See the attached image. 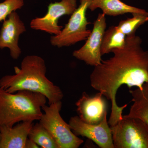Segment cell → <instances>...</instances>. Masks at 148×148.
<instances>
[{"label": "cell", "mask_w": 148, "mask_h": 148, "mask_svg": "<svg viewBox=\"0 0 148 148\" xmlns=\"http://www.w3.org/2000/svg\"><path fill=\"white\" fill-rule=\"evenodd\" d=\"M47 99L39 92L21 90L10 93L0 88V126L39 121Z\"/></svg>", "instance_id": "3957f363"}, {"label": "cell", "mask_w": 148, "mask_h": 148, "mask_svg": "<svg viewBox=\"0 0 148 148\" xmlns=\"http://www.w3.org/2000/svg\"><path fill=\"white\" fill-rule=\"evenodd\" d=\"M39 146L33 140L28 138L26 141L25 148H39Z\"/></svg>", "instance_id": "d6986e66"}, {"label": "cell", "mask_w": 148, "mask_h": 148, "mask_svg": "<svg viewBox=\"0 0 148 148\" xmlns=\"http://www.w3.org/2000/svg\"><path fill=\"white\" fill-rule=\"evenodd\" d=\"M1 132H0V142H1Z\"/></svg>", "instance_id": "ffe728a7"}, {"label": "cell", "mask_w": 148, "mask_h": 148, "mask_svg": "<svg viewBox=\"0 0 148 148\" xmlns=\"http://www.w3.org/2000/svg\"><path fill=\"white\" fill-rule=\"evenodd\" d=\"M77 8V0H61L50 3L46 14L32 19L30 27L34 30L43 31L54 36L59 34L63 27L58 25V19L64 15H71Z\"/></svg>", "instance_id": "ba28073f"}, {"label": "cell", "mask_w": 148, "mask_h": 148, "mask_svg": "<svg viewBox=\"0 0 148 148\" xmlns=\"http://www.w3.org/2000/svg\"><path fill=\"white\" fill-rule=\"evenodd\" d=\"M107 116L106 114L100 123L91 124L84 122L76 116L71 118L69 125L77 136L87 138L101 148H114Z\"/></svg>", "instance_id": "9c48e42d"}, {"label": "cell", "mask_w": 148, "mask_h": 148, "mask_svg": "<svg viewBox=\"0 0 148 148\" xmlns=\"http://www.w3.org/2000/svg\"><path fill=\"white\" fill-rule=\"evenodd\" d=\"M140 36H126V43L123 49L112 51V57L102 60L94 67L90 74V85L111 101V112L108 124L113 126L123 118V112L127 104L119 107L117 104V91L123 85L129 88L133 86L142 88L148 83V50L142 47Z\"/></svg>", "instance_id": "6da1fadb"}, {"label": "cell", "mask_w": 148, "mask_h": 148, "mask_svg": "<svg viewBox=\"0 0 148 148\" xmlns=\"http://www.w3.org/2000/svg\"><path fill=\"white\" fill-rule=\"evenodd\" d=\"M133 104L127 116L137 118L148 125V83H145L142 88L130 90Z\"/></svg>", "instance_id": "5bb4252c"}, {"label": "cell", "mask_w": 148, "mask_h": 148, "mask_svg": "<svg viewBox=\"0 0 148 148\" xmlns=\"http://www.w3.org/2000/svg\"><path fill=\"white\" fill-rule=\"evenodd\" d=\"M133 17L120 21L117 29L126 36H135L137 30L148 21V16L142 14H132Z\"/></svg>", "instance_id": "e0dca14e"}, {"label": "cell", "mask_w": 148, "mask_h": 148, "mask_svg": "<svg viewBox=\"0 0 148 148\" xmlns=\"http://www.w3.org/2000/svg\"><path fill=\"white\" fill-rule=\"evenodd\" d=\"M110 127L114 148H148V125L137 118L123 115Z\"/></svg>", "instance_id": "5b68a950"}, {"label": "cell", "mask_w": 148, "mask_h": 148, "mask_svg": "<svg viewBox=\"0 0 148 148\" xmlns=\"http://www.w3.org/2000/svg\"><path fill=\"white\" fill-rule=\"evenodd\" d=\"M24 0H5L0 3V22L5 20L11 13L24 5Z\"/></svg>", "instance_id": "ac0fdd59"}, {"label": "cell", "mask_w": 148, "mask_h": 148, "mask_svg": "<svg viewBox=\"0 0 148 148\" xmlns=\"http://www.w3.org/2000/svg\"><path fill=\"white\" fill-rule=\"evenodd\" d=\"M90 1L80 0L79 6L72 14L60 34L51 38V45L58 48L69 47L87 39L91 33V31L87 29V26L90 23L86 17Z\"/></svg>", "instance_id": "8992f818"}, {"label": "cell", "mask_w": 148, "mask_h": 148, "mask_svg": "<svg viewBox=\"0 0 148 148\" xmlns=\"http://www.w3.org/2000/svg\"><path fill=\"white\" fill-rule=\"evenodd\" d=\"M33 122L18 123L15 126H0V148H25Z\"/></svg>", "instance_id": "7c38bea8"}, {"label": "cell", "mask_w": 148, "mask_h": 148, "mask_svg": "<svg viewBox=\"0 0 148 148\" xmlns=\"http://www.w3.org/2000/svg\"><path fill=\"white\" fill-rule=\"evenodd\" d=\"M100 8L106 15L117 16L126 13H139L148 16L145 10L128 5L121 0H90L88 9L93 11Z\"/></svg>", "instance_id": "4fadbf2b"}, {"label": "cell", "mask_w": 148, "mask_h": 148, "mask_svg": "<svg viewBox=\"0 0 148 148\" xmlns=\"http://www.w3.org/2000/svg\"><path fill=\"white\" fill-rule=\"evenodd\" d=\"M24 22L16 11L11 13L3 22L0 31V49L7 48L14 59H17L21 53L18 46L20 35L26 32Z\"/></svg>", "instance_id": "30bf717a"}, {"label": "cell", "mask_w": 148, "mask_h": 148, "mask_svg": "<svg viewBox=\"0 0 148 148\" xmlns=\"http://www.w3.org/2000/svg\"><path fill=\"white\" fill-rule=\"evenodd\" d=\"M101 92L90 96L86 92L75 103L77 112L82 121L88 124H97L103 120L107 114L108 105Z\"/></svg>", "instance_id": "8fae6325"}, {"label": "cell", "mask_w": 148, "mask_h": 148, "mask_svg": "<svg viewBox=\"0 0 148 148\" xmlns=\"http://www.w3.org/2000/svg\"><path fill=\"white\" fill-rule=\"evenodd\" d=\"M61 101L45 105L39 122L54 138L59 148H78L83 143L82 139L75 135L70 125L64 121L60 114Z\"/></svg>", "instance_id": "277c9868"}, {"label": "cell", "mask_w": 148, "mask_h": 148, "mask_svg": "<svg viewBox=\"0 0 148 148\" xmlns=\"http://www.w3.org/2000/svg\"><path fill=\"white\" fill-rule=\"evenodd\" d=\"M106 27V14L99 13L86 42L79 49L73 51V56L90 66L95 67L101 64V45Z\"/></svg>", "instance_id": "52a82bcc"}, {"label": "cell", "mask_w": 148, "mask_h": 148, "mask_svg": "<svg viewBox=\"0 0 148 148\" xmlns=\"http://www.w3.org/2000/svg\"><path fill=\"white\" fill-rule=\"evenodd\" d=\"M14 75H6L0 79V88L10 93L28 90L41 93L49 105L63 99L60 88L46 77V65L40 56H27L21 61L20 68L14 67Z\"/></svg>", "instance_id": "7a4b0ae2"}, {"label": "cell", "mask_w": 148, "mask_h": 148, "mask_svg": "<svg viewBox=\"0 0 148 148\" xmlns=\"http://www.w3.org/2000/svg\"><path fill=\"white\" fill-rule=\"evenodd\" d=\"M28 138L42 148H59L51 134L40 123L34 124Z\"/></svg>", "instance_id": "2e32d148"}, {"label": "cell", "mask_w": 148, "mask_h": 148, "mask_svg": "<svg viewBox=\"0 0 148 148\" xmlns=\"http://www.w3.org/2000/svg\"><path fill=\"white\" fill-rule=\"evenodd\" d=\"M126 36L117 29L116 26L110 27L105 31L101 47L102 55L108 54L116 49H123L126 43Z\"/></svg>", "instance_id": "9a60e30c"}]
</instances>
